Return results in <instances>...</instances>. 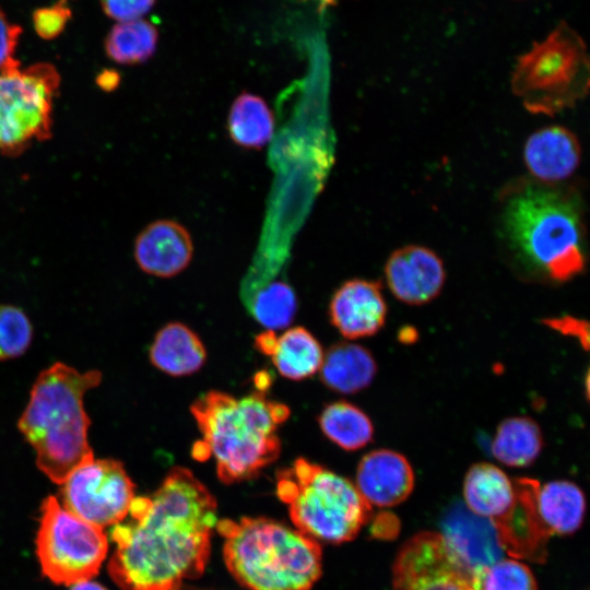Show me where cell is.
I'll use <instances>...</instances> for the list:
<instances>
[{"label": "cell", "mask_w": 590, "mask_h": 590, "mask_svg": "<svg viewBox=\"0 0 590 590\" xmlns=\"http://www.w3.org/2000/svg\"><path fill=\"white\" fill-rule=\"evenodd\" d=\"M131 520L111 531L116 543L108 571L122 590H177L204 571L216 502L182 467L169 470L149 497H134Z\"/></svg>", "instance_id": "1"}, {"label": "cell", "mask_w": 590, "mask_h": 590, "mask_svg": "<svg viewBox=\"0 0 590 590\" xmlns=\"http://www.w3.org/2000/svg\"><path fill=\"white\" fill-rule=\"evenodd\" d=\"M202 440L193 447L198 460L213 456L224 484L251 480L281 452L278 429L290 416L286 405L255 391L243 398L212 390L190 406Z\"/></svg>", "instance_id": "2"}, {"label": "cell", "mask_w": 590, "mask_h": 590, "mask_svg": "<svg viewBox=\"0 0 590 590\" xmlns=\"http://www.w3.org/2000/svg\"><path fill=\"white\" fill-rule=\"evenodd\" d=\"M101 381L98 370L80 373L57 362L32 387L17 427L34 448L38 469L54 483L63 484L73 471L94 459L83 401Z\"/></svg>", "instance_id": "3"}, {"label": "cell", "mask_w": 590, "mask_h": 590, "mask_svg": "<svg viewBox=\"0 0 590 590\" xmlns=\"http://www.w3.org/2000/svg\"><path fill=\"white\" fill-rule=\"evenodd\" d=\"M216 528L227 569L248 590H310L321 575L318 542L284 523L245 517Z\"/></svg>", "instance_id": "4"}, {"label": "cell", "mask_w": 590, "mask_h": 590, "mask_svg": "<svg viewBox=\"0 0 590 590\" xmlns=\"http://www.w3.org/2000/svg\"><path fill=\"white\" fill-rule=\"evenodd\" d=\"M503 221L512 248L550 279L565 282L585 269L581 212L552 185L532 184L512 192Z\"/></svg>", "instance_id": "5"}, {"label": "cell", "mask_w": 590, "mask_h": 590, "mask_svg": "<svg viewBox=\"0 0 590 590\" xmlns=\"http://www.w3.org/2000/svg\"><path fill=\"white\" fill-rule=\"evenodd\" d=\"M276 494L296 530L316 541H351L373 514L351 481L305 458L278 471Z\"/></svg>", "instance_id": "6"}, {"label": "cell", "mask_w": 590, "mask_h": 590, "mask_svg": "<svg viewBox=\"0 0 590 590\" xmlns=\"http://www.w3.org/2000/svg\"><path fill=\"white\" fill-rule=\"evenodd\" d=\"M510 83L512 93L532 114L554 116L575 107L587 96L590 84L583 39L562 21L518 58Z\"/></svg>", "instance_id": "7"}, {"label": "cell", "mask_w": 590, "mask_h": 590, "mask_svg": "<svg viewBox=\"0 0 590 590\" xmlns=\"http://www.w3.org/2000/svg\"><path fill=\"white\" fill-rule=\"evenodd\" d=\"M60 75L50 63L0 72V154L16 156L50 138Z\"/></svg>", "instance_id": "8"}, {"label": "cell", "mask_w": 590, "mask_h": 590, "mask_svg": "<svg viewBox=\"0 0 590 590\" xmlns=\"http://www.w3.org/2000/svg\"><path fill=\"white\" fill-rule=\"evenodd\" d=\"M108 550L103 528L75 516L54 497L42 505L36 552L43 574L58 585L96 576Z\"/></svg>", "instance_id": "9"}, {"label": "cell", "mask_w": 590, "mask_h": 590, "mask_svg": "<svg viewBox=\"0 0 590 590\" xmlns=\"http://www.w3.org/2000/svg\"><path fill=\"white\" fill-rule=\"evenodd\" d=\"M61 485L63 507L99 528L121 522L134 498L133 482L114 459H93Z\"/></svg>", "instance_id": "10"}, {"label": "cell", "mask_w": 590, "mask_h": 590, "mask_svg": "<svg viewBox=\"0 0 590 590\" xmlns=\"http://www.w3.org/2000/svg\"><path fill=\"white\" fill-rule=\"evenodd\" d=\"M392 590H480L476 574L450 551L439 532L408 540L392 565Z\"/></svg>", "instance_id": "11"}, {"label": "cell", "mask_w": 590, "mask_h": 590, "mask_svg": "<svg viewBox=\"0 0 590 590\" xmlns=\"http://www.w3.org/2000/svg\"><path fill=\"white\" fill-rule=\"evenodd\" d=\"M516 502L502 518L491 521L500 547L515 558L544 563L552 532L542 520L536 506L540 483L533 479L514 480Z\"/></svg>", "instance_id": "12"}, {"label": "cell", "mask_w": 590, "mask_h": 590, "mask_svg": "<svg viewBox=\"0 0 590 590\" xmlns=\"http://www.w3.org/2000/svg\"><path fill=\"white\" fill-rule=\"evenodd\" d=\"M385 276L396 298L409 305H423L440 293L446 272L435 251L421 245H408L389 256Z\"/></svg>", "instance_id": "13"}, {"label": "cell", "mask_w": 590, "mask_h": 590, "mask_svg": "<svg viewBox=\"0 0 590 590\" xmlns=\"http://www.w3.org/2000/svg\"><path fill=\"white\" fill-rule=\"evenodd\" d=\"M387 305L381 283L353 279L343 283L329 305L331 323L347 339L374 335L384 326Z\"/></svg>", "instance_id": "14"}, {"label": "cell", "mask_w": 590, "mask_h": 590, "mask_svg": "<svg viewBox=\"0 0 590 590\" xmlns=\"http://www.w3.org/2000/svg\"><path fill=\"white\" fill-rule=\"evenodd\" d=\"M442 539L455 556L470 570L477 573L504 558L491 520L458 504L441 523Z\"/></svg>", "instance_id": "15"}, {"label": "cell", "mask_w": 590, "mask_h": 590, "mask_svg": "<svg viewBox=\"0 0 590 590\" xmlns=\"http://www.w3.org/2000/svg\"><path fill=\"white\" fill-rule=\"evenodd\" d=\"M192 255L190 233L173 220L152 222L134 243V258L139 268L158 278H172L184 271Z\"/></svg>", "instance_id": "16"}, {"label": "cell", "mask_w": 590, "mask_h": 590, "mask_svg": "<svg viewBox=\"0 0 590 590\" xmlns=\"http://www.w3.org/2000/svg\"><path fill=\"white\" fill-rule=\"evenodd\" d=\"M355 486L370 505L392 507L411 495L414 472L403 455L377 449L365 455L358 463Z\"/></svg>", "instance_id": "17"}, {"label": "cell", "mask_w": 590, "mask_h": 590, "mask_svg": "<svg viewBox=\"0 0 590 590\" xmlns=\"http://www.w3.org/2000/svg\"><path fill=\"white\" fill-rule=\"evenodd\" d=\"M580 143L573 131L562 126L536 130L526 141L524 164L542 184L553 185L569 178L580 163Z\"/></svg>", "instance_id": "18"}, {"label": "cell", "mask_w": 590, "mask_h": 590, "mask_svg": "<svg viewBox=\"0 0 590 590\" xmlns=\"http://www.w3.org/2000/svg\"><path fill=\"white\" fill-rule=\"evenodd\" d=\"M463 496L470 511L491 521L505 516L516 502L511 480L503 470L487 462L475 463L468 470Z\"/></svg>", "instance_id": "19"}, {"label": "cell", "mask_w": 590, "mask_h": 590, "mask_svg": "<svg viewBox=\"0 0 590 590\" xmlns=\"http://www.w3.org/2000/svg\"><path fill=\"white\" fill-rule=\"evenodd\" d=\"M149 356L157 369L178 377L198 371L205 363L206 352L190 328L170 322L156 333Z\"/></svg>", "instance_id": "20"}, {"label": "cell", "mask_w": 590, "mask_h": 590, "mask_svg": "<svg viewBox=\"0 0 590 590\" xmlns=\"http://www.w3.org/2000/svg\"><path fill=\"white\" fill-rule=\"evenodd\" d=\"M319 371L322 382L329 389L350 394L371 384L377 373V364L367 349L340 342L323 354Z\"/></svg>", "instance_id": "21"}, {"label": "cell", "mask_w": 590, "mask_h": 590, "mask_svg": "<svg viewBox=\"0 0 590 590\" xmlns=\"http://www.w3.org/2000/svg\"><path fill=\"white\" fill-rule=\"evenodd\" d=\"M274 115L259 95L243 92L232 103L227 131L234 143L245 149L263 148L274 133Z\"/></svg>", "instance_id": "22"}, {"label": "cell", "mask_w": 590, "mask_h": 590, "mask_svg": "<svg viewBox=\"0 0 590 590\" xmlns=\"http://www.w3.org/2000/svg\"><path fill=\"white\" fill-rule=\"evenodd\" d=\"M536 506L552 534L564 535L571 534L580 528L586 511V499L575 483L552 481L539 485Z\"/></svg>", "instance_id": "23"}, {"label": "cell", "mask_w": 590, "mask_h": 590, "mask_svg": "<svg viewBox=\"0 0 590 590\" xmlns=\"http://www.w3.org/2000/svg\"><path fill=\"white\" fill-rule=\"evenodd\" d=\"M269 356L283 377L303 380L320 369L323 351L307 329L295 327L275 339Z\"/></svg>", "instance_id": "24"}, {"label": "cell", "mask_w": 590, "mask_h": 590, "mask_svg": "<svg viewBox=\"0 0 590 590\" xmlns=\"http://www.w3.org/2000/svg\"><path fill=\"white\" fill-rule=\"evenodd\" d=\"M543 448L540 426L528 416H512L497 427L492 453L502 463L514 468L532 464Z\"/></svg>", "instance_id": "25"}, {"label": "cell", "mask_w": 590, "mask_h": 590, "mask_svg": "<svg viewBox=\"0 0 590 590\" xmlns=\"http://www.w3.org/2000/svg\"><path fill=\"white\" fill-rule=\"evenodd\" d=\"M157 39V30L149 21H123L110 28L104 40V49L107 57L116 63L139 64L154 55Z\"/></svg>", "instance_id": "26"}, {"label": "cell", "mask_w": 590, "mask_h": 590, "mask_svg": "<svg viewBox=\"0 0 590 590\" xmlns=\"http://www.w3.org/2000/svg\"><path fill=\"white\" fill-rule=\"evenodd\" d=\"M318 422L326 437L347 451L365 447L374 436V426L366 413L346 401L328 404Z\"/></svg>", "instance_id": "27"}, {"label": "cell", "mask_w": 590, "mask_h": 590, "mask_svg": "<svg viewBox=\"0 0 590 590\" xmlns=\"http://www.w3.org/2000/svg\"><path fill=\"white\" fill-rule=\"evenodd\" d=\"M250 315L271 331L286 328L297 310V298L291 285L271 281L258 290L247 306Z\"/></svg>", "instance_id": "28"}, {"label": "cell", "mask_w": 590, "mask_h": 590, "mask_svg": "<svg viewBox=\"0 0 590 590\" xmlns=\"http://www.w3.org/2000/svg\"><path fill=\"white\" fill-rule=\"evenodd\" d=\"M475 574L480 590H538L531 569L512 558H502Z\"/></svg>", "instance_id": "29"}, {"label": "cell", "mask_w": 590, "mask_h": 590, "mask_svg": "<svg viewBox=\"0 0 590 590\" xmlns=\"http://www.w3.org/2000/svg\"><path fill=\"white\" fill-rule=\"evenodd\" d=\"M32 339L33 327L25 312L12 305H0V361L24 354Z\"/></svg>", "instance_id": "30"}, {"label": "cell", "mask_w": 590, "mask_h": 590, "mask_svg": "<svg viewBox=\"0 0 590 590\" xmlns=\"http://www.w3.org/2000/svg\"><path fill=\"white\" fill-rule=\"evenodd\" d=\"M71 16L68 0H58L50 7L38 8L33 12V27L40 38L50 40L64 31Z\"/></svg>", "instance_id": "31"}, {"label": "cell", "mask_w": 590, "mask_h": 590, "mask_svg": "<svg viewBox=\"0 0 590 590\" xmlns=\"http://www.w3.org/2000/svg\"><path fill=\"white\" fill-rule=\"evenodd\" d=\"M21 34L22 27L11 23L0 8V72L20 67L15 50Z\"/></svg>", "instance_id": "32"}, {"label": "cell", "mask_w": 590, "mask_h": 590, "mask_svg": "<svg viewBox=\"0 0 590 590\" xmlns=\"http://www.w3.org/2000/svg\"><path fill=\"white\" fill-rule=\"evenodd\" d=\"M156 0H101L103 12L117 22L142 19Z\"/></svg>", "instance_id": "33"}, {"label": "cell", "mask_w": 590, "mask_h": 590, "mask_svg": "<svg viewBox=\"0 0 590 590\" xmlns=\"http://www.w3.org/2000/svg\"><path fill=\"white\" fill-rule=\"evenodd\" d=\"M543 322L550 328L564 335L576 338L585 350L589 346V323L571 316L544 319Z\"/></svg>", "instance_id": "34"}, {"label": "cell", "mask_w": 590, "mask_h": 590, "mask_svg": "<svg viewBox=\"0 0 590 590\" xmlns=\"http://www.w3.org/2000/svg\"><path fill=\"white\" fill-rule=\"evenodd\" d=\"M399 532V521L390 514L379 515L374 522L373 533L381 539L392 538Z\"/></svg>", "instance_id": "35"}, {"label": "cell", "mask_w": 590, "mask_h": 590, "mask_svg": "<svg viewBox=\"0 0 590 590\" xmlns=\"http://www.w3.org/2000/svg\"><path fill=\"white\" fill-rule=\"evenodd\" d=\"M120 82L119 73L113 69H106L102 71L97 78V85L104 91L115 90Z\"/></svg>", "instance_id": "36"}, {"label": "cell", "mask_w": 590, "mask_h": 590, "mask_svg": "<svg viewBox=\"0 0 590 590\" xmlns=\"http://www.w3.org/2000/svg\"><path fill=\"white\" fill-rule=\"evenodd\" d=\"M70 590H107V589L97 582L85 580V581L74 583Z\"/></svg>", "instance_id": "37"}, {"label": "cell", "mask_w": 590, "mask_h": 590, "mask_svg": "<svg viewBox=\"0 0 590 590\" xmlns=\"http://www.w3.org/2000/svg\"><path fill=\"white\" fill-rule=\"evenodd\" d=\"M416 338V331L413 328L402 329L399 339L404 343L414 342Z\"/></svg>", "instance_id": "38"}, {"label": "cell", "mask_w": 590, "mask_h": 590, "mask_svg": "<svg viewBox=\"0 0 590 590\" xmlns=\"http://www.w3.org/2000/svg\"><path fill=\"white\" fill-rule=\"evenodd\" d=\"M324 4H332L335 2V0H321Z\"/></svg>", "instance_id": "39"}, {"label": "cell", "mask_w": 590, "mask_h": 590, "mask_svg": "<svg viewBox=\"0 0 590 590\" xmlns=\"http://www.w3.org/2000/svg\"><path fill=\"white\" fill-rule=\"evenodd\" d=\"M177 590H179V588Z\"/></svg>", "instance_id": "40"}]
</instances>
